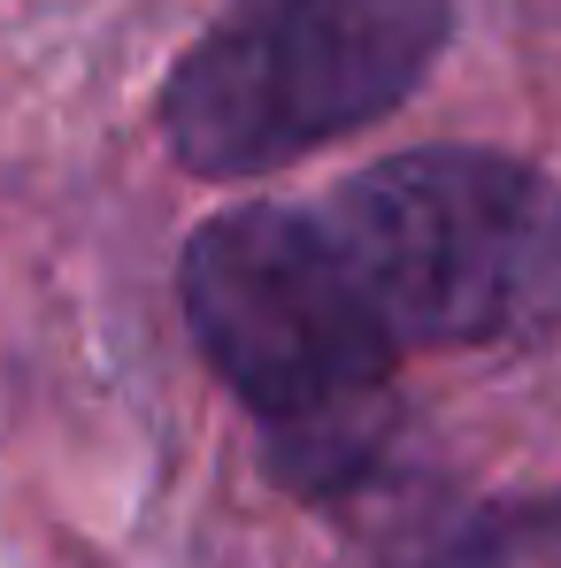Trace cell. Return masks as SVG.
<instances>
[{
	"instance_id": "1",
	"label": "cell",
	"mask_w": 561,
	"mask_h": 568,
	"mask_svg": "<svg viewBox=\"0 0 561 568\" xmlns=\"http://www.w3.org/2000/svg\"><path fill=\"white\" fill-rule=\"evenodd\" d=\"M192 354L262 430V462L292 499L339 507L400 454V338L362 292L323 207L231 200L178 254Z\"/></svg>"
},
{
	"instance_id": "2",
	"label": "cell",
	"mask_w": 561,
	"mask_h": 568,
	"mask_svg": "<svg viewBox=\"0 0 561 568\" xmlns=\"http://www.w3.org/2000/svg\"><path fill=\"white\" fill-rule=\"evenodd\" d=\"M454 39V0H231L154 93V131L200 185H262L400 115Z\"/></svg>"
},
{
	"instance_id": "3",
	"label": "cell",
	"mask_w": 561,
	"mask_h": 568,
	"mask_svg": "<svg viewBox=\"0 0 561 568\" xmlns=\"http://www.w3.org/2000/svg\"><path fill=\"white\" fill-rule=\"evenodd\" d=\"M400 346H500L561 323V185L500 146H400L323 200Z\"/></svg>"
},
{
	"instance_id": "4",
	"label": "cell",
	"mask_w": 561,
	"mask_h": 568,
	"mask_svg": "<svg viewBox=\"0 0 561 568\" xmlns=\"http://www.w3.org/2000/svg\"><path fill=\"white\" fill-rule=\"evenodd\" d=\"M515 546H523L531 561L561 568V491H554V499H539V507H523V515H515Z\"/></svg>"
}]
</instances>
